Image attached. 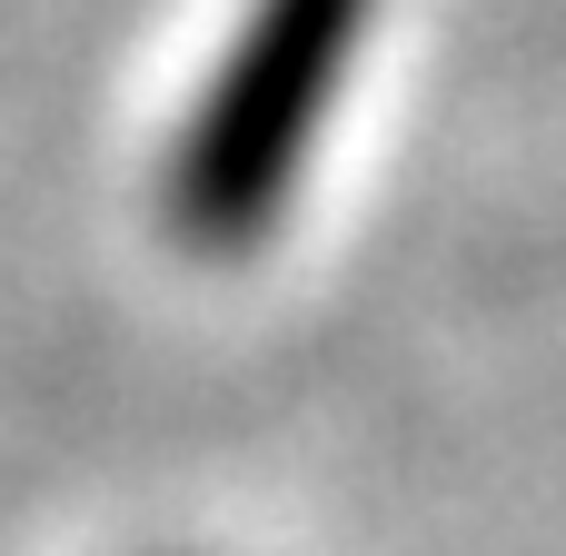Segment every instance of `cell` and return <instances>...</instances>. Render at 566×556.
<instances>
[{
    "instance_id": "6da1fadb",
    "label": "cell",
    "mask_w": 566,
    "mask_h": 556,
    "mask_svg": "<svg viewBox=\"0 0 566 556\" xmlns=\"http://www.w3.org/2000/svg\"><path fill=\"white\" fill-rule=\"evenodd\" d=\"M348 20H358V0H269L259 10L209 119L189 129V149L169 169V209L189 239H249L269 219L289 159L318 129V99L348 60Z\"/></svg>"
}]
</instances>
